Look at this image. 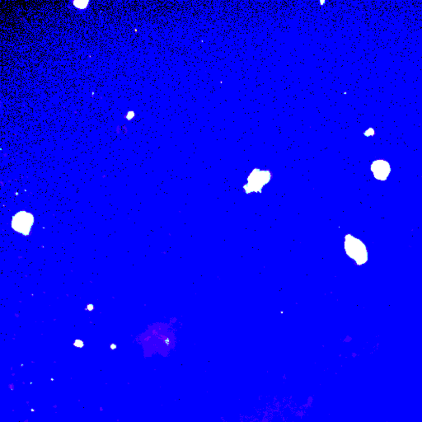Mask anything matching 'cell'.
<instances>
[{
  "label": "cell",
  "mask_w": 422,
  "mask_h": 422,
  "mask_svg": "<svg viewBox=\"0 0 422 422\" xmlns=\"http://www.w3.org/2000/svg\"><path fill=\"white\" fill-rule=\"evenodd\" d=\"M75 5L78 8H80V9H83V8H85L86 6L87 5V2L86 1H80V2H75Z\"/></svg>",
  "instance_id": "5"
},
{
  "label": "cell",
  "mask_w": 422,
  "mask_h": 422,
  "mask_svg": "<svg viewBox=\"0 0 422 422\" xmlns=\"http://www.w3.org/2000/svg\"><path fill=\"white\" fill-rule=\"evenodd\" d=\"M131 117H134V113H130L129 115H128V116H127V118L131 119Z\"/></svg>",
  "instance_id": "7"
},
{
  "label": "cell",
  "mask_w": 422,
  "mask_h": 422,
  "mask_svg": "<svg viewBox=\"0 0 422 422\" xmlns=\"http://www.w3.org/2000/svg\"><path fill=\"white\" fill-rule=\"evenodd\" d=\"M343 249L346 256L356 266H364L370 260V252L365 243L352 233H346L344 236Z\"/></svg>",
  "instance_id": "1"
},
{
  "label": "cell",
  "mask_w": 422,
  "mask_h": 422,
  "mask_svg": "<svg viewBox=\"0 0 422 422\" xmlns=\"http://www.w3.org/2000/svg\"><path fill=\"white\" fill-rule=\"evenodd\" d=\"M34 224V217L30 213L21 211L13 218L12 226L14 230L23 235H28Z\"/></svg>",
  "instance_id": "3"
},
{
  "label": "cell",
  "mask_w": 422,
  "mask_h": 422,
  "mask_svg": "<svg viewBox=\"0 0 422 422\" xmlns=\"http://www.w3.org/2000/svg\"><path fill=\"white\" fill-rule=\"evenodd\" d=\"M371 172L378 181H385L391 173V167L384 160H376L371 165Z\"/></svg>",
  "instance_id": "4"
},
{
  "label": "cell",
  "mask_w": 422,
  "mask_h": 422,
  "mask_svg": "<svg viewBox=\"0 0 422 422\" xmlns=\"http://www.w3.org/2000/svg\"><path fill=\"white\" fill-rule=\"evenodd\" d=\"M374 130L370 129V130H368V131H366L365 133H364V135H367V136H369V135H374Z\"/></svg>",
  "instance_id": "6"
},
{
  "label": "cell",
  "mask_w": 422,
  "mask_h": 422,
  "mask_svg": "<svg viewBox=\"0 0 422 422\" xmlns=\"http://www.w3.org/2000/svg\"><path fill=\"white\" fill-rule=\"evenodd\" d=\"M271 177L272 176L270 171L254 169L252 173L248 175L247 182L243 187L244 193L247 195L262 194L264 187L271 180Z\"/></svg>",
  "instance_id": "2"
}]
</instances>
